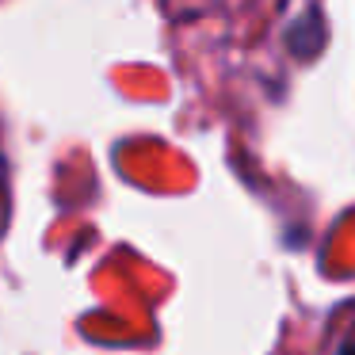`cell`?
Masks as SVG:
<instances>
[{"instance_id": "6da1fadb", "label": "cell", "mask_w": 355, "mask_h": 355, "mask_svg": "<svg viewBox=\"0 0 355 355\" xmlns=\"http://www.w3.org/2000/svg\"><path fill=\"white\" fill-rule=\"evenodd\" d=\"M336 355H355V332H347L344 340H340V347H336Z\"/></svg>"}]
</instances>
